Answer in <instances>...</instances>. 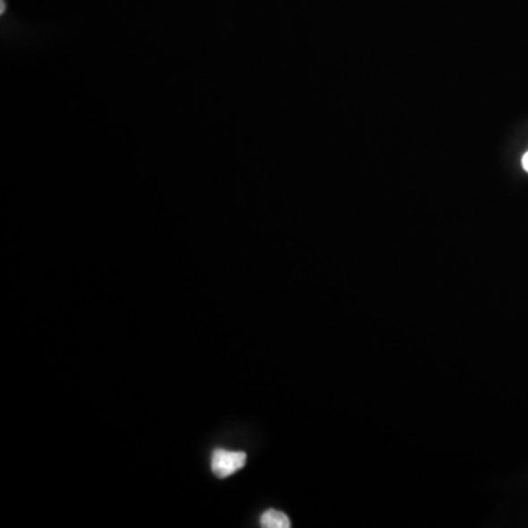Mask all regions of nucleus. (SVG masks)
Wrapping results in <instances>:
<instances>
[{
    "label": "nucleus",
    "instance_id": "obj_1",
    "mask_svg": "<svg viewBox=\"0 0 528 528\" xmlns=\"http://www.w3.org/2000/svg\"><path fill=\"white\" fill-rule=\"evenodd\" d=\"M247 455L244 452H230L226 449H216L212 457V471L217 477L225 479L235 474L246 465Z\"/></svg>",
    "mask_w": 528,
    "mask_h": 528
},
{
    "label": "nucleus",
    "instance_id": "obj_2",
    "mask_svg": "<svg viewBox=\"0 0 528 528\" xmlns=\"http://www.w3.org/2000/svg\"><path fill=\"white\" fill-rule=\"evenodd\" d=\"M260 524L264 528H289L291 521L283 512L269 509L260 518Z\"/></svg>",
    "mask_w": 528,
    "mask_h": 528
},
{
    "label": "nucleus",
    "instance_id": "obj_3",
    "mask_svg": "<svg viewBox=\"0 0 528 528\" xmlns=\"http://www.w3.org/2000/svg\"><path fill=\"white\" fill-rule=\"evenodd\" d=\"M523 168L528 172V152L523 156Z\"/></svg>",
    "mask_w": 528,
    "mask_h": 528
},
{
    "label": "nucleus",
    "instance_id": "obj_4",
    "mask_svg": "<svg viewBox=\"0 0 528 528\" xmlns=\"http://www.w3.org/2000/svg\"><path fill=\"white\" fill-rule=\"evenodd\" d=\"M4 13V0H2V11H0V13Z\"/></svg>",
    "mask_w": 528,
    "mask_h": 528
}]
</instances>
